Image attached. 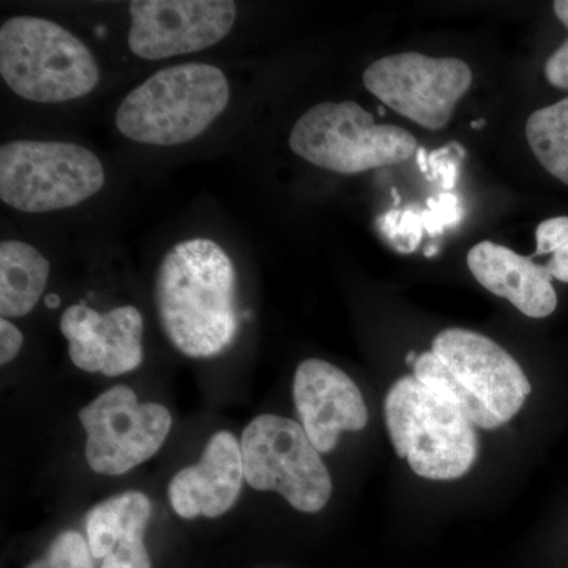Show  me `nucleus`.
<instances>
[{
  "label": "nucleus",
  "instance_id": "nucleus-1",
  "mask_svg": "<svg viewBox=\"0 0 568 568\" xmlns=\"http://www.w3.org/2000/svg\"><path fill=\"white\" fill-rule=\"evenodd\" d=\"M155 304L164 335L182 354L215 357L233 345L235 268L223 246L197 237L168 250L156 272Z\"/></svg>",
  "mask_w": 568,
  "mask_h": 568
},
{
  "label": "nucleus",
  "instance_id": "nucleus-2",
  "mask_svg": "<svg viewBox=\"0 0 568 568\" xmlns=\"http://www.w3.org/2000/svg\"><path fill=\"white\" fill-rule=\"evenodd\" d=\"M414 376L448 396L474 425L496 429L517 416L532 390L518 362L488 336L446 328L418 355Z\"/></svg>",
  "mask_w": 568,
  "mask_h": 568
},
{
  "label": "nucleus",
  "instance_id": "nucleus-3",
  "mask_svg": "<svg viewBox=\"0 0 568 568\" xmlns=\"http://www.w3.org/2000/svg\"><path fill=\"white\" fill-rule=\"evenodd\" d=\"M226 74L209 63H182L153 73L123 99L115 126L123 136L149 145L196 140L230 104Z\"/></svg>",
  "mask_w": 568,
  "mask_h": 568
},
{
  "label": "nucleus",
  "instance_id": "nucleus-4",
  "mask_svg": "<svg viewBox=\"0 0 568 568\" xmlns=\"http://www.w3.org/2000/svg\"><path fill=\"white\" fill-rule=\"evenodd\" d=\"M384 409L396 455L406 458L417 476L455 480L476 463V425L448 396L416 376L396 381Z\"/></svg>",
  "mask_w": 568,
  "mask_h": 568
},
{
  "label": "nucleus",
  "instance_id": "nucleus-5",
  "mask_svg": "<svg viewBox=\"0 0 568 568\" xmlns=\"http://www.w3.org/2000/svg\"><path fill=\"white\" fill-rule=\"evenodd\" d=\"M0 74L18 97L44 104L82 99L100 82L92 51L69 29L36 17L3 22Z\"/></svg>",
  "mask_w": 568,
  "mask_h": 568
},
{
  "label": "nucleus",
  "instance_id": "nucleus-6",
  "mask_svg": "<svg viewBox=\"0 0 568 568\" xmlns=\"http://www.w3.org/2000/svg\"><path fill=\"white\" fill-rule=\"evenodd\" d=\"M290 148L305 162L338 174H361L406 162L417 152L413 133L379 125L354 102L320 103L294 123Z\"/></svg>",
  "mask_w": 568,
  "mask_h": 568
},
{
  "label": "nucleus",
  "instance_id": "nucleus-7",
  "mask_svg": "<svg viewBox=\"0 0 568 568\" xmlns=\"http://www.w3.org/2000/svg\"><path fill=\"white\" fill-rule=\"evenodd\" d=\"M106 182L95 153L73 142L10 141L0 148V200L26 213L74 207Z\"/></svg>",
  "mask_w": 568,
  "mask_h": 568
},
{
  "label": "nucleus",
  "instance_id": "nucleus-8",
  "mask_svg": "<svg viewBox=\"0 0 568 568\" xmlns=\"http://www.w3.org/2000/svg\"><path fill=\"white\" fill-rule=\"evenodd\" d=\"M245 478L257 491L280 493L304 514H316L332 496V478L304 426L263 414L244 429L241 440Z\"/></svg>",
  "mask_w": 568,
  "mask_h": 568
},
{
  "label": "nucleus",
  "instance_id": "nucleus-9",
  "mask_svg": "<svg viewBox=\"0 0 568 568\" xmlns=\"http://www.w3.org/2000/svg\"><path fill=\"white\" fill-rule=\"evenodd\" d=\"M470 84L473 71L462 59L418 52L386 55L364 73V85L377 100L432 132L450 122Z\"/></svg>",
  "mask_w": 568,
  "mask_h": 568
},
{
  "label": "nucleus",
  "instance_id": "nucleus-10",
  "mask_svg": "<svg viewBox=\"0 0 568 568\" xmlns=\"http://www.w3.org/2000/svg\"><path fill=\"white\" fill-rule=\"evenodd\" d=\"M88 433L85 459L97 474L122 476L148 462L170 435L173 417L159 403L138 402L132 388L115 386L80 410Z\"/></svg>",
  "mask_w": 568,
  "mask_h": 568
},
{
  "label": "nucleus",
  "instance_id": "nucleus-11",
  "mask_svg": "<svg viewBox=\"0 0 568 568\" xmlns=\"http://www.w3.org/2000/svg\"><path fill=\"white\" fill-rule=\"evenodd\" d=\"M230 0H136L130 6L129 47L145 61L207 50L234 28Z\"/></svg>",
  "mask_w": 568,
  "mask_h": 568
},
{
  "label": "nucleus",
  "instance_id": "nucleus-12",
  "mask_svg": "<svg viewBox=\"0 0 568 568\" xmlns=\"http://www.w3.org/2000/svg\"><path fill=\"white\" fill-rule=\"evenodd\" d=\"M71 362L88 373L121 376L141 365L144 321L132 305L99 313L85 302L70 306L61 317Z\"/></svg>",
  "mask_w": 568,
  "mask_h": 568
},
{
  "label": "nucleus",
  "instance_id": "nucleus-13",
  "mask_svg": "<svg viewBox=\"0 0 568 568\" xmlns=\"http://www.w3.org/2000/svg\"><path fill=\"white\" fill-rule=\"evenodd\" d=\"M294 402L306 435L320 454H328L343 432H361L368 410L358 387L342 369L320 358L298 365Z\"/></svg>",
  "mask_w": 568,
  "mask_h": 568
},
{
  "label": "nucleus",
  "instance_id": "nucleus-14",
  "mask_svg": "<svg viewBox=\"0 0 568 568\" xmlns=\"http://www.w3.org/2000/svg\"><path fill=\"white\" fill-rule=\"evenodd\" d=\"M244 478L241 444L231 433H216L200 462L183 467L171 480V506L185 519L222 517L241 495Z\"/></svg>",
  "mask_w": 568,
  "mask_h": 568
},
{
  "label": "nucleus",
  "instance_id": "nucleus-15",
  "mask_svg": "<svg viewBox=\"0 0 568 568\" xmlns=\"http://www.w3.org/2000/svg\"><path fill=\"white\" fill-rule=\"evenodd\" d=\"M467 267L485 290L507 298L523 315L541 320L556 312L558 294L552 276L532 257L485 241L469 250Z\"/></svg>",
  "mask_w": 568,
  "mask_h": 568
},
{
  "label": "nucleus",
  "instance_id": "nucleus-16",
  "mask_svg": "<svg viewBox=\"0 0 568 568\" xmlns=\"http://www.w3.org/2000/svg\"><path fill=\"white\" fill-rule=\"evenodd\" d=\"M152 515V504L141 491L110 497L85 517V532L93 558L102 568H152L144 544V532Z\"/></svg>",
  "mask_w": 568,
  "mask_h": 568
},
{
  "label": "nucleus",
  "instance_id": "nucleus-17",
  "mask_svg": "<svg viewBox=\"0 0 568 568\" xmlns=\"http://www.w3.org/2000/svg\"><path fill=\"white\" fill-rule=\"evenodd\" d=\"M50 261L36 246L20 241L0 244V315H29L47 290Z\"/></svg>",
  "mask_w": 568,
  "mask_h": 568
},
{
  "label": "nucleus",
  "instance_id": "nucleus-18",
  "mask_svg": "<svg viewBox=\"0 0 568 568\" xmlns=\"http://www.w3.org/2000/svg\"><path fill=\"white\" fill-rule=\"evenodd\" d=\"M526 138L538 163L568 185V97L532 112Z\"/></svg>",
  "mask_w": 568,
  "mask_h": 568
},
{
  "label": "nucleus",
  "instance_id": "nucleus-19",
  "mask_svg": "<svg viewBox=\"0 0 568 568\" xmlns=\"http://www.w3.org/2000/svg\"><path fill=\"white\" fill-rule=\"evenodd\" d=\"M88 538L77 530H65L52 540L40 559L28 568H93Z\"/></svg>",
  "mask_w": 568,
  "mask_h": 568
},
{
  "label": "nucleus",
  "instance_id": "nucleus-20",
  "mask_svg": "<svg viewBox=\"0 0 568 568\" xmlns=\"http://www.w3.org/2000/svg\"><path fill=\"white\" fill-rule=\"evenodd\" d=\"M424 226L429 237L443 235L447 227H455L465 219L462 203L457 194L440 193L426 201V209H422Z\"/></svg>",
  "mask_w": 568,
  "mask_h": 568
},
{
  "label": "nucleus",
  "instance_id": "nucleus-21",
  "mask_svg": "<svg viewBox=\"0 0 568 568\" xmlns=\"http://www.w3.org/2000/svg\"><path fill=\"white\" fill-rule=\"evenodd\" d=\"M466 151L458 142H450L444 148L428 153L429 174L426 181L435 182L443 178V189L452 193L458 181V160L465 159Z\"/></svg>",
  "mask_w": 568,
  "mask_h": 568
},
{
  "label": "nucleus",
  "instance_id": "nucleus-22",
  "mask_svg": "<svg viewBox=\"0 0 568 568\" xmlns=\"http://www.w3.org/2000/svg\"><path fill=\"white\" fill-rule=\"evenodd\" d=\"M425 226L424 216L422 211L409 207L403 211L402 219H399L398 226L395 233L388 239L396 252L413 253L420 246L422 239H424Z\"/></svg>",
  "mask_w": 568,
  "mask_h": 568
},
{
  "label": "nucleus",
  "instance_id": "nucleus-23",
  "mask_svg": "<svg viewBox=\"0 0 568 568\" xmlns=\"http://www.w3.org/2000/svg\"><path fill=\"white\" fill-rule=\"evenodd\" d=\"M537 250L534 256L555 254L568 244V216L545 220L537 226Z\"/></svg>",
  "mask_w": 568,
  "mask_h": 568
},
{
  "label": "nucleus",
  "instance_id": "nucleus-24",
  "mask_svg": "<svg viewBox=\"0 0 568 568\" xmlns=\"http://www.w3.org/2000/svg\"><path fill=\"white\" fill-rule=\"evenodd\" d=\"M545 77L549 84L555 88L568 91V40L549 55L545 65Z\"/></svg>",
  "mask_w": 568,
  "mask_h": 568
},
{
  "label": "nucleus",
  "instance_id": "nucleus-25",
  "mask_svg": "<svg viewBox=\"0 0 568 568\" xmlns=\"http://www.w3.org/2000/svg\"><path fill=\"white\" fill-rule=\"evenodd\" d=\"M22 342H24V336L20 328L2 317L0 321V364L7 365L13 362L20 354Z\"/></svg>",
  "mask_w": 568,
  "mask_h": 568
},
{
  "label": "nucleus",
  "instance_id": "nucleus-26",
  "mask_svg": "<svg viewBox=\"0 0 568 568\" xmlns=\"http://www.w3.org/2000/svg\"><path fill=\"white\" fill-rule=\"evenodd\" d=\"M549 275L559 282L568 283V244L559 248L558 252L552 254L551 260L545 264Z\"/></svg>",
  "mask_w": 568,
  "mask_h": 568
},
{
  "label": "nucleus",
  "instance_id": "nucleus-27",
  "mask_svg": "<svg viewBox=\"0 0 568 568\" xmlns=\"http://www.w3.org/2000/svg\"><path fill=\"white\" fill-rule=\"evenodd\" d=\"M552 10H555L558 20L568 29V0H556L552 3Z\"/></svg>",
  "mask_w": 568,
  "mask_h": 568
},
{
  "label": "nucleus",
  "instance_id": "nucleus-28",
  "mask_svg": "<svg viewBox=\"0 0 568 568\" xmlns=\"http://www.w3.org/2000/svg\"><path fill=\"white\" fill-rule=\"evenodd\" d=\"M417 164L420 168V173L426 175L429 174V164H428V152H426L425 148L417 149Z\"/></svg>",
  "mask_w": 568,
  "mask_h": 568
},
{
  "label": "nucleus",
  "instance_id": "nucleus-29",
  "mask_svg": "<svg viewBox=\"0 0 568 568\" xmlns=\"http://www.w3.org/2000/svg\"><path fill=\"white\" fill-rule=\"evenodd\" d=\"M437 253H439V246H437V245H429V246H426V248H425L426 257L436 256Z\"/></svg>",
  "mask_w": 568,
  "mask_h": 568
},
{
  "label": "nucleus",
  "instance_id": "nucleus-30",
  "mask_svg": "<svg viewBox=\"0 0 568 568\" xmlns=\"http://www.w3.org/2000/svg\"><path fill=\"white\" fill-rule=\"evenodd\" d=\"M417 358H418V355L416 353H414V351H410V353H407V355H406V364L414 366V365H416Z\"/></svg>",
  "mask_w": 568,
  "mask_h": 568
},
{
  "label": "nucleus",
  "instance_id": "nucleus-31",
  "mask_svg": "<svg viewBox=\"0 0 568 568\" xmlns=\"http://www.w3.org/2000/svg\"><path fill=\"white\" fill-rule=\"evenodd\" d=\"M485 125H487V121H485V119H478V121L470 122V129L474 130L484 129Z\"/></svg>",
  "mask_w": 568,
  "mask_h": 568
},
{
  "label": "nucleus",
  "instance_id": "nucleus-32",
  "mask_svg": "<svg viewBox=\"0 0 568 568\" xmlns=\"http://www.w3.org/2000/svg\"><path fill=\"white\" fill-rule=\"evenodd\" d=\"M377 112H379V115H386V110H384V106L377 108Z\"/></svg>",
  "mask_w": 568,
  "mask_h": 568
}]
</instances>
